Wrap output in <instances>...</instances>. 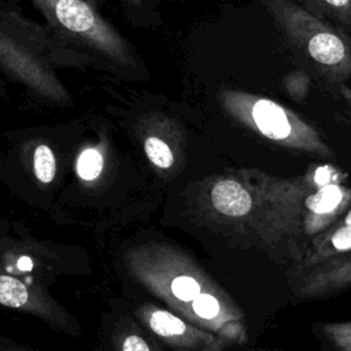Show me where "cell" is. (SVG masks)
<instances>
[{
	"mask_svg": "<svg viewBox=\"0 0 351 351\" xmlns=\"http://www.w3.org/2000/svg\"><path fill=\"white\" fill-rule=\"evenodd\" d=\"M62 69L92 70L44 23L32 21L16 0H0V74L41 104L73 107V95L58 74Z\"/></svg>",
	"mask_w": 351,
	"mask_h": 351,
	"instance_id": "1",
	"label": "cell"
},
{
	"mask_svg": "<svg viewBox=\"0 0 351 351\" xmlns=\"http://www.w3.org/2000/svg\"><path fill=\"white\" fill-rule=\"evenodd\" d=\"M58 41L92 70L125 81H145L147 66L132 43L90 0H29Z\"/></svg>",
	"mask_w": 351,
	"mask_h": 351,
	"instance_id": "2",
	"label": "cell"
},
{
	"mask_svg": "<svg viewBox=\"0 0 351 351\" xmlns=\"http://www.w3.org/2000/svg\"><path fill=\"white\" fill-rule=\"evenodd\" d=\"M291 47L328 84L351 78V37L292 0H259Z\"/></svg>",
	"mask_w": 351,
	"mask_h": 351,
	"instance_id": "3",
	"label": "cell"
},
{
	"mask_svg": "<svg viewBox=\"0 0 351 351\" xmlns=\"http://www.w3.org/2000/svg\"><path fill=\"white\" fill-rule=\"evenodd\" d=\"M218 101L230 118L273 143L321 156L332 155L311 125L271 99L225 88L218 92Z\"/></svg>",
	"mask_w": 351,
	"mask_h": 351,
	"instance_id": "4",
	"label": "cell"
},
{
	"mask_svg": "<svg viewBox=\"0 0 351 351\" xmlns=\"http://www.w3.org/2000/svg\"><path fill=\"white\" fill-rule=\"evenodd\" d=\"M126 266L133 277L151 292L188 318L189 303L203 291L214 288L188 259L165 247L141 245L128 252Z\"/></svg>",
	"mask_w": 351,
	"mask_h": 351,
	"instance_id": "5",
	"label": "cell"
},
{
	"mask_svg": "<svg viewBox=\"0 0 351 351\" xmlns=\"http://www.w3.org/2000/svg\"><path fill=\"white\" fill-rule=\"evenodd\" d=\"M0 304L34 315L51 328L73 336L80 335V325L45 289L27 284L0 270Z\"/></svg>",
	"mask_w": 351,
	"mask_h": 351,
	"instance_id": "6",
	"label": "cell"
},
{
	"mask_svg": "<svg viewBox=\"0 0 351 351\" xmlns=\"http://www.w3.org/2000/svg\"><path fill=\"white\" fill-rule=\"evenodd\" d=\"M136 317L158 337L178 347H206L219 341L215 336L188 325L176 314L152 304L140 306L136 310Z\"/></svg>",
	"mask_w": 351,
	"mask_h": 351,
	"instance_id": "7",
	"label": "cell"
},
{
	"mask_svg": "<svg viewBox=\"0 0 351 351\" xmlns=\"http://www.w3.org/2000/svg\"><path fill=\"white\" fill-rule=\"evenodd\" d=\"M211 207L226 218H244L254 207L252 192L236 178H219L210 188Z\"/></svg>",
	"mask_w": 351,
	"mask_h": 351,
	"instance_id": "8",
	"label": "cell"
},
{
	"mask_svg": "<svg viewBox=\"0 0 351 351\" xmlns=\"http://www.w3.org/2000/svg\"><path fill=\"white\" fill-rule=\"evenodd\" d=\"M136 128L138 129L143 151L147 159L160 170H167L174 165L176 156L173 147L166 141L162 132L158 129L156 114L145 112L138 115L136 121Z\"/></svg>",
	"mask_w": 351,
	"mask_h": 351,
	"instance_id": "9",
	"label": "cell"
},
{
	"mask_svg": "<svg viewBox=\"0 0 351 351\" xmlns=\"http://www.w3.org/2000/svg\"><path fill=\"white\" fill-rule=\"evenodd\" d=\"M37 137L38 138L27 140L25 148L29 155L33 176L40 184L47 185L51 184L56 176L58 159L52 145L47 140L41 138V136Z\"/></svg>",
	"mask_w": 351,
	"mask_h": 351,
	"instance_id": "10",
	"label": "cell"
},
{
	"mask_svg": "<svg viewBox=\"0 0 351 351\" xmlns=\"http://www.w3.org/2000/svg\"><path fill=\"white\" fill-rule=\"evenodd\" d=\"M307 11L351 37V0H300Z\"/></svg>",
	"mask_w": 351,
	"mask_h": 351,
	"instance_id": "11",
	"label": "cell"
},
{
	"mask_svg": "<svg viewBox=\"0 0 351 351\" xmlns=\"http://www.w3.org/2000/svg\"><path fill=\"white\" fill-rule=\"evenodd\" d=\"M348 195H351V191L340 185L325 184L310 195L304 203L311 217L325 218L333 215L341 206H344Z\"/></svg>",
	"mask_w": 351,
	"mask_h": 351,
	"instance_id": "12",
	"label": "cell"
},
{
	"mask_svg": "<svg viewBox=\"0 0 351 351\" xmlns=\"http://www.w3.org/2000/svg\"><path fill=\"white\" fill-rule=\"evenodd\" d=\"M106 1V0H103ZM123 18L134 27L148 29L160 23V15L152 0H115Z\"/></svg>",
	"mask_w": 351,
	"mask_h": 351,
	"instance_id": "13",
	"label": "cell"
},
{
	"mask_svg": "<svg viewBox=\"0 0 351 351\" xmlns=\"http://www.w3.org/2000/svg\"><path fill=\"white\" fill-rule=\"evenodd\" d=\"M106 163V141L100 138L95 144L84 147L77 158V174L82 181H95L103 173Z\"/></svg>",
	"mask_w": 351,
	"mask_h": 351,
	"instance_id": "14",
	"label": "cell"
},
{
	"mask_svg": "<svg viewBox=\"0 0 351 351\" xmlns=\"http://www.w3.org/2000/svg\"><path fill=\"white\" fill-rule=\"evenodd\" d=\"M112 350L114 351H152L147 340L136 330L123 325L112 332Z\"/></svg>",
	"mask_w": 351,
	"mask_h": 351,
	"instance_id": "15",
	"label": "cell"
},
{
	"mask_svg": "<svg viewBox=\"0 0 351 351\" xmlns=\"http://www.w3.org/2000/svg\"><path fill=\"white\" fill-rule=\"evenodd\" d=\"M322 333L340 351H351V322L325 324Z\"/></svg>",
	"mask_w": 351,
	"mask_h": 351,
	"instance_id": "16",
	"label": "cell"
},
{
	"mask_svg": "<svg viewBox=\"0 0 351 351\" xmlns=\"http://www.w3.org/2000/svg\"><path fill=\"white\" fill-rule=\"evenodd\" d=\"M329 245L333 251L343 252L351 250V225H343L337 228L329 236Z\"/></svg>",
	"mask_w": 351,
	"mask_h": 351,
	"instance_id": "17",
	"label": "cell"
},
{
	"mask_svg": "<svg viewBox=\"0 0 351 351\" xmlns=\"http://www.w3.org/2000/svg\"><path fill=\"white\" fill-rule=\"evenodd\" d=\"M0 351H37L23 343L0 335Z\"/></svg>",
	"mask_w": 351,
	"mask_h": 351,
	"instance_id": "18",
	"label": "cell"
},
{
	"mask_svg": "<svg viewBox=\"0 0 351 351\" xmlns=\"http://www.w3.org/2000/svg\"><path fill=\"white\" fill-rule=\"evenodd\" d=\"M339 92H340V95L343 96V99L350 104V107H351V86H347V85H340L339 86Z\"/></svg>",
	"mask_w": 351,
	"mask_h": 351,
	"instance_id": "19",
	"label": "cell"
},
{
	"mask_svg": "<svg viewBox=\"0 0 351 351\" xmlns=\"http://www.w3.org/2000/svg\"><path fill=\"white\" fill-rule=\"evenodd\" d=\"M202 351H221V341H215L213 344H208Z\"/></svg>",
	"mask_w": 351,
	"mask_h": 351,
	"instance_id": "20",
	"label": "cell"
},
{
	"mask_svg": "<svg viewBox=\"0 0 351 351\" xmlns=\"http://www.w3.org/2000/svg\"><path fill=\"white\" fill-rule=\"evenodd\" d=\"M344 225H351V210L347 213V215L344 218Z\"/></svg>",
	"mask_w": 351,
	"mask_h": 351,
	"instance_id": "21",
	"label": "cell"
},
{
	"mask_svg": "<svg viewBox=\"0 0 351 351\" xmlns=\"http://www.w3.org/2000/svg\"><path fill=\"white\" fill-rule=\"evenodd\" d=\"M152 1H154V3H155V1H156V0H152Z\"/></svg>",
	"mask_w": 351,
	"mask_h": 351,
	"instance_id": "22",
	"label": "cell"
}]
</instances>
